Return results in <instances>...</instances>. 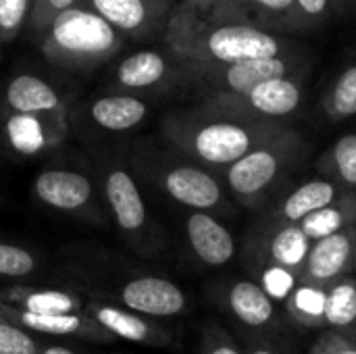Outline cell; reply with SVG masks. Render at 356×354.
I'll use <instances>...</instances> for the list:
<instances>
[{
    "label": "cell",
    "instance_id": "1",
    "mask_svg": "<svg viewBox=\"0 0 356 354\" xmlns=\"http://www.w3.org/2000/svg\"><path fill=\"white\" fill-rule=\"evenodd\" d=\"M286 129L273 121H259L209 106L202 113H177L163 121L165 140L202 167L227 169L250 150L280 138Z\"/></svg>",
    "mask_w": 356,
    "mask_h": 354
},
{
    "label": "cell",
    "instance_id": "2",
    "mask_svg": "<svg viewBox=\"0 0 356 354\" xmlns=\"http://www.w3.org/2000/svg\"><path fill=\"white\" fill-rule=\"evenodd\" d=\"M94 167L104 207L125 244L140 257L156 255L163 238L146 209L138 177L127 159L102 150L94 154Z\"/></svg>",
    "mask_w": 356,
    "mask_h": 354
},
{
    "label": "cell",
    "instance_id": "3",
    "mask_svg": "<svg viewBox=\"0 0 356 354\" xmlns=\"http://www.w3.org/2000/svg\"><path fill=\"white\" fill-rule=\"evenodd\" d=\"M123 44V33L106 19L79 4L60 13L42 33L44 56L65 69H92L111 61Z\"/></svg>",
    "mask_w": 356,
    "mask_h": 354
},
{
    "label": "cell",
    "instance_id": "4",
    "mask_svg": "<svg viewBox=\"0 0 356 354\" xmlns=\"http://www.w3.org/2000/svg\"><path fill=\"white\" fill-rule=\"evenodd\" d=\"M129 165L134 167V173L148 179L154 188L190 211L213 213L225 207L221 182L207 167L190 159L181 161L159 154V150L138 148L131 154Z\"/></svg>",
    "mask_w": 356,
    "mask_h": 354
},
{
    "label": "cell",
    "instance_id": "5",
    "mask_svg": "<svg viewBox=\"0 0 356 354\" xmlns=\"http://www.w3.org/2000/svg\"><path fill=\"white\" fill-rule=\"evenodd\" d=\"M302 144L290 131L250 150L246 156L223 169L229 192L242 204H257L300 159Z\"/></svg>",
    "mask_w": 356,
    "mask_h": 354
},
{
    "label": "cell",
    "instance_id": "6",
    "mask_svg": "<svg viewBox=\"0 0 356 354\" xmlns=\"http://www.w3.org/2000/svg\"><path fill=\"white\" fill-rule=\"evenodd\" d=\"M177 52L194 67L236 65L282 54V42L257 27L234 23L221 25L198 40H175Z\"/></svg>",
    "mask_w": 356,
    "mask_h": 354
},
{
    "label": "cell",
    "instance_id": "7",
    "mask_svg": "<svg viewBox=\"0 0 356 354\" xmlns=\"http://www.w3.org/2000/svg\"><path fill=\"white\" fill-rule=\"evenodd\" d=\"M88 288L94 294L150 319L177 317L188 309L184 290L175 282L152 273H131L121 282L111 280L106 284H88Z\"/></svg>",
    "mask_w": 356,
    "mask_h": 354
},
{
    "label": "cell",
    "instance_id": "8",
    "mask_svg": "<svg viewBox=\"0 0 356 354\" xmlns=\"http://www.w3.org/2000/svg\"><path fill=\"white\" fill-rule=\"evenodd\" d=\"M31 192L35 200L56 213L104 219L100 200L96 196L94 182L83 171L71 167H44L31 182Z\"/></svg>",
    "mask_w": 356,
    "mask_h": 354
},
{
    "label": "cell",
    "instance_id": "9",
    "mask_svg": "<svg viewBox=\"0 0 356 354\" xmlns=\"http://www.w3.org/2000/svg\"><path fill=\"white\" fill-rule=\"evenodd\" d=\"M83 313L92 321H96L106 334H111L115 340H125L131 344H142V346H152V348L169 346L173 342L171 332L163 323H159V319H150L134 311H127L121 305H115L113 300H106L94 294L90 288H88Z\"/></svg>",
    "mask_w": 356,
    "mask_h": 354
},
{
    "label": "cell",
    "instance_id": "10",
    "mask_svg": "<svg viewBox=\"0 0 356 354\" xmlns=\"http://www.w3.org/2000/svg\"><path fill=\"white\" fill-rule=\"evenodd\" d=\"M300 98L302 94L298 83L290 77H280L259 83L244 96H217L211 106L232 115L273 121L296 113V108L300 106Z\"/></svg>",
    "mask_w": 356,
    "mask_h": 354
},
{
    "label": "cell",
    "instance_id": "11",
    "mask_svg": "<svg viewBox=\"0 0 356 354\" xmlns=\"http://www.w3.org/2000/svg\"><path fill=\"white\" fill-rule=\"evenodd\" d=\"M6 115H21L46 121L60 129H67V106L60 94L48 81L31 73L15 75L4 90Z\"/></svg>",
    "mask_w": 356,
    "mask_h": 354
},
{
    "label": "cell",
    "instance_id": "12",
    "mask_svg": "<svg viewBox=\"0 0 356 354\" xmlns=\"http://www.w3.org/2000/svg\"><path fill=\"white\" fill-rule=\"evenodd\" d=\"M356 265V225L334 236L313 242L307 263L298 275L300 284L327 290L340 277H346Z\"/></svg>",
    "mask_w": 356,
    "mask_h": 354
},
{
    "label": "cell",
    "instance_id": "13",
    "mask_svg": "<svg viewBox=\"0 0 356 354\" xmlns=\"http://www.w3.org/2000/svg\"><path fill=\"white\" fill-rule=\"evenodd\" d=\"M0 315L4 321L33 334V336H50V338H75L94 344L115 342L111 334H106L96 321H92L86 313L75 315H42L29 313L0 303Z\"/></svg>",
    "mask_w": 356,
    "mask_h": 354
},
{
    "label": "cell",
    "instance_id": "14",
    "mask_svg": "<svg viewBox=\"0 0 356 354\" xmlns=\"http://www.w3.org/2000/svg\"><path fill=\"white\" fill-rule=\"evenodd\" d=\"M171 0H79L77 4L106 19L123 35L144 38L167 19Z\"/></svg>",
    "mask_w": 356,
    "mask_h": 354
},
{
    "label": "cell",
    "instance_id": "15",
    "mask_svg": "<svg viewBox=\"0 0 356 354\" xmlns=\"http://www.w3.org/2000/svg\"><path fill=\"white\" fill-rule=\"evenodd\" d=\"M194 69L213 88H217L219 96H244L259 83L288 77L290 73V65L282 56L244 61L236 65H209V67H194Z\"/></svg>",
    "mask_w": 356,
    "mask_h": 354
},
{
    "label": "cell",
    "instance_id": "16",
    "mask_svg": "<svg viewBox=\"0 0 356 354\" xmlns=\"http://www.w3.org/2000/svg\"><path fill=\"white\" fill-rule=\"evenodd\" d=\"M88 298L86 282L79 286H8L0 288V303L42 315L83 313Z\"/></svg>",
    "mask_w": 356,
    "mask_h": 354
},
{
    "label": "cell",
    "instance_id": "17",
    "mask_svg": "<svg viewBox=\"0 0 356 354\" xmlns=\"http://www.w3.org/2000/svg\"><path fill=\"white\" fill-rule=\"evenodd\" d=\"M186 236L192 252L207 267H223L236 257L232 232L213 213L190 211L186 217Z\"/></svg>",
    "mask_w": 356,
    "mask_h": 354
},
{
    "label": "cell",
    "instance_id": "18",
    "mask_svg": "<svg viewBox=\"0 0 356 354\" xmlns=\"http://www.w3.org/2000/svg\"><path fill=\"white\" fill-rule=\"evenodd\" d=\"M148 115V104L140 96L108 94L88 106V119L94 127L108 134H123L138 127Z\"/></svg>",
    "mask_w": 356,
    "mask_h": 354
},
{
    "label": "cell",
    "instance_id": "19",
    "mask_svg": "<svg viewBox=\"0 0 356 354\" xmlns=\"http://www.w3.org/2000/svg\"><path fill=\"white\" fill-rule=\"evenodd\" d=\"M342 196L340 188L332 179H309L292 190L277 209L275 225H298L309 215L330 207Z\"/></svg>",
    "mask_w": 356,
    "mask_h": 354
},
{
    "label": "cell",
    "instance_id": "20",
    "mask_svg": "<svg viewBox=\"0 0 356 354\" xmlns=\"http://www.w3.org/2000/svg\"><path fill=\"white\" fill-rule=\"evenodd\" d=\"M227 309L248 328H265L275 319V305L265 290L250 280H238L227 290Z\"/></svg>",
    "mask_w": 356,
    "mask_h": 354
},
{
    "label": "cell",
    "instance_id": "21",
    "mask_svg": "<svg viewBox=\"0 0 356 354\" xmlns=\"http://www.w3.org/2000/svg\"><path fill=\"white\" fill-rule=\"evenodd\" d=\"M311 246L313 242L305 236L300 225H275L265 248L267 265H277L300 275Z\"/></svg>",
    "mask_w": 356,
    "mask_h": 354
},
{
    "label": "cell",
    "instance_id": "22",
    "mask_svg": "<svg viewBox=\"0 0 356 354\" xmlns=\"http://www.w3.org/2000/svg\"><path fill=\"white\" fill-rule=\"evenodd\" d=\"M169 75V63L154 50H140L123 58L117 67V83L125 90H148L163 83Z\"/></svg>",
    "mask_w": 356,
    "mask_h": 354
},
{
    "label": "cell",
    "instance_id": "23",
    "mask_svg": "<svg viewBox=\"0 0 356 354\" xmlns=\"http://www.w3.org/2000/svg\"><path fill=\"white\" fill-rule=\"evenodd\" d=\"M298 225L311 242L323 240L346 227H353L356 225V196L342 194L336 202L309 215Z\"/></svg>",
    "mask_w": 356,
    "mask_h": 354
},
{
    "label": "cell",
    "instance_id": "24",
    "mask_svg": "<svg viewBox=\"0 0 356 354\" xmlns=\"http://www.w3.org/2000/svg\"><path fill=\"white\" fill-rule=\"evenodd\" d=\"M325 325L338 334L356 330V280L340 277L325 290Z\"/></svg>",
    "mask_w": 356,
    "mask_h": 354
},
{
    "label": "cell",
    "instance_id": "25",
    "mask_svg": "<svg viewBox=\"0 0 356 354\" xmlns=\"http://www.w3.org/2000/svg\"><path fill=\"white\" fill-rule=\"evenodd\" d=\"M288 315L305 325V328H319L325 325V290L309 284H300L284 303Z\"/></svg>",
    "mask_w": 356,
    "mask_h": 354
},
{
    "label": "cell",
    "instance_id": "26",
    "mask_svg": "<svg viewBox=\"0 0 356 354\" xmlns=\"http://www.w3.org/2000/svg\"><path fill=\"white\" fill-rule=\"evenodd\" d=\"M327 173L334 175L338 184L356 190V134L342 136L327 154Z\"/></svg>",
    "mask_w": 356,
    "mask_h": 354
},
{
    "label": "cell",
    "instance_id": "27",
    "mask_svg": "<svg viewBox=\"0 0 356 354\" xmlns=\"http://www.w3.org/2000/svg\"><path fill=\"white\" fill-rule=\"evenodd\" d=\"M35 273H40V261L31 250L0 242V280H27Z\"/></svg>",
    "mask_w": 356,
    "mask_h": 354
},
{
    "label": "cell",
    "instance_id": "28",
    "mask_svg": "<svg viewBox=\"0 0 356 354\" xmlns=\"http://www.w3.org/2000/svg\"><path fill=\"white\" fill-rule=\"evenodd\" d=\"M327 113L334 119H346L356 115V65L348 67L338 77L327 100Z\"/></svg>",
    "mask_w": 356,
    "mask_h": 354
},
{
    "label": "cell",
    "instance_id": "29",
    "mask_svg": "<svg viewBox=\"0 0 356 354\" xmlns=\"http://www.w3.org/2000/svg\"><path fill=\"white\" fill-rule=\"evenodd\" d=\"M259 286L273 303H286L298 286V275L277 265H265L259 275Z\"/></svg>",
    "mask_w": 356,
    "mask_h": 354
},
{
    "label": "cell",
    "instance_id": "30",
    "mask_svg": "<svg viewBox=\"0 0 356 354\" xmlns=\"http://www.w3.org/2000/svg\"><path fill=\"white\" fill-rule=\"evenodd\" d=\"M42 342L35 340L33 334L8 323L0 321V354H40Z\"/></svg>",
    "mask_w": 356,
    "mask_h": 354
},
{
    "label": "cell",
    "instance_id": "31",
    "mask_svg": "<svg viewBox=\"0 0 356 354\" xmlns=\"http://www.w3.org/2000/svg\"><path fill=\"white\" fill-rule=\"evenodd\" d=\"M29 10L31 0H0V42H8L21 31Z\"/></svg>",
    "mask_w": 356,
    "mask_h": 354
},
{
    "label": "cell",
    "instance_id": "32",
    "mask_svg": "<svg viewBox=\"0 0 356 354\" xmlns=\"http://www.w3.org/2000/svg\"><path fill=\"white\" fill-rule=\"evenodd\" d=\"M79 0H31L29 10V23L35 33H44L50 23L71 6H75Z\"/></svg>",
    "mask_w": 356,
    "mask_h": 354
},
{
    "label": "cell",
    "instance_id": "33",
    "mask_svg": "<svg viewBox=\"0 0 356 354\" xmlns=\"http://www.w3.org/2000/svg\"><path fill=\"white\" fill-rule=\"evenodd\" d=\"M202 354H244L232 338L217 325L209 323L202 332Z\"/></svg>",
    "mask_w": 356,
    "mask_h": 354
},
{
    "label": "cell",
    "instance_id": "34",
    "mask_svg": "<svg viewBox=\"0 0 356 354\" xmlns=\"http://www.w3.org/2000/svg\"><path fill=\"white\" fill-rule=\"evenodd\" d=\"M309 354H356V344L344 334L325 332L313 342Z\"/></svg>",
    "mask_w": 356,
    "mask_h": 354
},
{
    "label": "cell",
    "instance_id": "35",
    "mask_svg": "<svg viewBox=\"0 0 356 354\" xmlns=\"http://www.w3.org/2000/svg\"><path fill=\"white\" fill-rule=\"evenodd\" d=\"M309 17H319L327 10L330 0H294Z\"/></svg>",
    "mask_w": 356,
    "mask_h": 354
},
{
    "label": "cell",
    "instance_id": "36",
    "mask_svg": "<svg viewBox=\"0 0 356 354\" xmlns=\"http://www.w3.org/2000/svg\"><path fill=\"white\" fill-rule=\"evenodd\" d=\"M252 2H254V4H261V6H265V8L273 10V13L288 10V8L294 4V0H252Z\"/></svg>",
    "mask_w": 356,
    "mask_h": 354
},
{
    "label": "cell",
    "instance_id": "37",
    "mask_svg": "<svg viewBox=\"0 0 356 354\" xmlns=\"http://www.w3.org/2000/svg\"><path fill=\"white\" fill-rule=\"evenodd\" d=\"M40 354H81L79 351L71 348V346H63V344H42Z\"/></svg>",
    "mask_w": 356,
    "mask_h": 354
},
{
    "label": "cell",
    "instance_id": "38",
    "mask_svg": "<svg viewBox=\"0 0 356 354\" xmlns=\"http://www.w3.org/2000/svg\"><path fill=\"white\" fill-rule=\"evenodd\" d=\"M246 354H275L271 348H267L265 344H252V346H248V351Z\"/></svg>",
    "mask_w": 356,
    "mask_h": 354
},
{
    "label": "cell",
    "instance_id": "39",
    "mask_svg": "<svg viewBox=\"0 0 356 354\" xmlns=\"http://www.w3.org/2000/svg\"><path fill=\"white\" fill-rule=\"evenodd\" d=\"M353 334H355V336H356V330H355V332H353ZM353 342H355V344H356V338H355V340H353Z\"/></svg>",
    "mask_w": 356,
    "mask_h": 354
},
{
    "label": "cell",
    "instance_id": "40",
    "mask_svg": "<svg viewBox=\"0 0 356 354\" xmlns=\"http://www.w3.org/2000/svg\"><path fill=\"white\" fill-rule=\"evenodd\" d=\"M0 321H4V319H2V315H0Z\"/></svg>",
    "mask_w": 356,
    "mask_h": 354
}]
</instances>
